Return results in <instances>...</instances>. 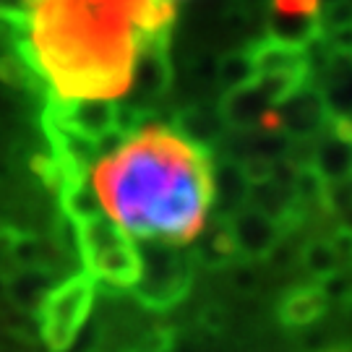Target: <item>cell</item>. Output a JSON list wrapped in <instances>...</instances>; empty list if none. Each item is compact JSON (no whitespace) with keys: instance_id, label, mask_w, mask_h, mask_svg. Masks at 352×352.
I'll return each instance as SVG.
<instances>
[{"instance_id":"14","label":"cell","mask_w":352,"mask_h":352,"mask_svg":"<svg viewBox=\"0 0 352 352\" xmlns=\"http://www.w3.org/2000/svg\"><path fill=\"white\" fill-rule=\"evenodd\" d=\"M55 282V272L50 269H13V274H6V300L19 314L37 316Z\"/></svg>"},{"instance_id":"20","label":"cell","mask_w":352,"mask_h":352,"mask_svg":"<svg viewBox=\"0 0 352 352\" xmlns=\"http://www.w3.org/2000/svg\"><path fill=\"white\" fill-rule=\"evenodd\" d=\"M32 8H34V0H0V24L19 32L29 21Z\"/></svg>"},{"instance_id":"3","label":"cell","mask_w":352,"mask_h":352,"mask_svg":"<svg viewBox=\"0 0 352 352\" xmlns=\"http://www.w3.org/2000/svg\"><path fill=\"white\" fill-rule=\"evenodd\" d=\"M74 245L89 277L115 289H131L141 272L139 243L104 214L71 222Z\"/></svg>"},{"instance_id":"4","label":"cell","mask_w":352,"mask_h":352,"mask_svg":"<svg viewBox=\"0 0 352 352\" xmlns=\"http://www.w3.org/2000/svg\"><path fill=\"white\" fill-rule=\"evenodd\" d=\"M141 272L133 285V298L149 311H170L190 292L193 285V256L183 245L162 240H141Z\"/></svg>"},{"instance_id":"11","label":"cell","mask_w":352,"mask_h":352,"mask_svg":"<svg viewBox=\"0 0 352 352\" xmlns=\"http://www.w3.org/2000/svg\"><path fill=\"white\" fill-rule=\"evenodd\" d=\"M219 118L227 131L235 133H248V131H264L266 115L272 113V104L258 91L256 84L222 91V100L217 104Z\"/></svg>"},{"instance_id":"16","label":"cell","mask_w":352,"mask_h":352,"mask_svg":"<svg viewBox=\"0 0 352 352\" xmlns=\"http://www.w3.org/2000/svg\"><path fill=\"white\" fill-rule=\"evenodd\" d=\"M327 311H329V298L318 285L292 287L289 292H285V298L277 305L279 321L285 327H292V329L311 327Z\"/></svg>"},{"instance_id":"21","label":"cell","mask_w":352,"mask_h":352,"mask_svg":"<svg viewBox=\"0 0 352 352\" xmlns=\"http://www.w3.org/2000/svg\"><path fill=\"white\" fill-rule=\"evenodd\" d=\"M173 350V331L170 329H151L144 337L133 342L126 352H170Z\"/></svg>"},{"instance_id":"8","label":"cell","mask_w":352,"mask_h":352,"mask_svg":"<svg viewBox=\"0 0 352 352\" xmlns=\"http://www.w3.org/2000/svg\"><path fill=\"white\" fill-rule=\"evenodd\" d=\"M266 37L311 50L321 37V0H266Z\"/></svg>"},{"instance_id":"10","label":"cell","mask_w":352,"mask_h":352,"mask_svg":"<svg viewBox=\"0 0 352 352\" xmlns=\"http://www.w3.org/2000/svg\"><path fill=\"white\" fill-rule=\"evenodd\" d=\"M256 78L258 76H292L311 81V50L285 45L279 39L261 37L248 47Z\"/></svg>"},{"instance_id":"19","label":"cell","mask_w":352,"mask_h":352,"mask_svg":"<svg viewBox=\"0 0 352 352\" xmlns=\"http://www.w3.org/2000/svg\"><path fill=\"white\" fill-rule=\"evenodd\" d=\"M199 238H201L199 248L190 253V256H193V264H204V266H209V269H222V266H227V261L235 256L232 243H230V235H227L225 219H217V225H214L206 235L201 232Z\"/></svg>"},{"instance_id":"17","label":"cell","mask_w":352,"mask_h":352,"mask_svg":"<svg viewBox=\"0 0 352 352\" xmlns=\"http://www.w3.org/2000/svg\"><path fill=\"white\" fill-rule=\"evenodd\" d=\"M300 266L316 282H324V279L340 274L344 269V261L331 240H311L300 251Z\"/></svg>"},{"instance_id":"5","label":"cell","mask_w":352,"mask_h":352,"mask_svg":"<svg viewBox=\"0 0 352 352\" xmlns=\"http://www.w3.org/2000/svg\"><path fill=\"white\" fill-rule=\"evenodd\" d=\"M97 298V282L87 272H76L63 282H55L39 305V340L50 352H68L84 331Z\"/></svg>"},{"instance_id":"2","label":"cell","mask_w":352,"mask_h":352,"mask_svg":"<svg viewBox=\"0 0 352 352\" xmlns=\"http://www.w3.org/2000/svg\"><path fill=\"white\" fill-rule=\"evenodd\" d=\"M212 154L173 128L141 126L89 170L104 217L136 240L188 245L212 209Z\"/></svg>"},{"instance_id":"1","label":"cell","mask_w":352,"mask_h":352,"mask_svg":"<svg viewBox=\"0 0 352 352\" xmlns=\"http://www.w3.org/2000/svg\"><path fill=\"white\" fill-rule=\"evenodd\" d=\"M173 21V0H34L16 55L52 97L120 100L141 37Z\"/></svg>"},{"instance_id":"18","label":"cell","mask_w":352,"mask_h":352,"mask_svg":"<svg viewBox=\"0 0 352 352\" xmlns=\"http://www.w3.org/2000/svg\"><path fill=\"white\" fill-rule=\"evenodd\" d=\"M253 78H256V71H253L248 50L227 52V55L214 60V84L222 91L248 87V84H253Z\"/></svg>"},{"instance_id":"9","label":"cell","mask_w":352,"mask_h":352,"mask_svg":"<svg viewBox=\"0 0 352 352\" xmlns=\"http://www.w3.org/2000/svg\"><path fill=\"white\" fill-rule=\"evenodd\" d=\"M225 225L232 251H235V256H243L245 261H261L266 256H272L277 251L282 235H285V230L274 219H269L266 214H261L248 204L238 209L232 217H227Z\"/></svg>"},{"instance_id":"6","label":"cell","mask_w":352,"mask_h":352,"mask_svg":"<svg viewBox=\"0 0 352 352\" xmlns=\"http://www.w3.org/2000/svg\"><path fill=\"white\" fill-rule=\"evenodd\" d=\"M173 78H175V68L170 58V32L146 34L141 37L139 50H136L131 87L118 102L141 113H149L151 104H157L170 91Z\"/></svg>"},{"instance_id":"7","label":"cell","mask_w":352,"mask_h":352,"mask_svg":"<svg viewBox=\"0 0 352 352\" xmlns=\"http://www.w3.org/2000/svg\"><path fill=\"white\" fill-rule=\"evenodd\" d=\"M329 118L331 110L321 89L305 84L285 102H279L277 107H272V113L266 115L264 131H279L289 141H311L327 131Z\"/></svg>"},{"instance_id":"12","label":"cell","mask_w":352,"mask_h":352,"mask_svg":"<svg viewBox=\"0 0 352 352\" xmlns=\"http://www.w3.org/2000/svg\"><path fill=\"white\" fill-rule=\"evenodd\" d=\"M170 128L180 139L188 141L190 146L206 151V154H212L214 149L222 146L227 131L222 118H219V110L209 107V104H188V107L177 110Z\"/></svg>"},{"instance_id":"15","label":"cell","mask_w":352,"mask_h":352,"mask_svg":"<svg viewBox=\"0 0 352 352\" xmlns=\"http://www.w3.org/2000/svg\"><path fill=\"white\" fill-rule=\"evenodd\" d=\"M350 141L340 139L334 131H324L314 139L311 149V170L321 177L327 186L331 183H347L350 180Z\"/></svg>"},{"instance_id":"22","label":"cell","mask_w":352,"mask_h":352,"mask_svg":"<svg viewBox=\"0 0 352 352\" xmlns=\"http://www.w3.org/2000/svg\"><path fill=\"white\" fill-rule=\"evenodd\" d=\"M6 300V274L0 272V302Z\"/></svg>"},{"instance_id":"13","label":"cell","mask_w":352,"mask_h":352,"mask_svg":"<svg viewBox=\"0 0 352 352\" xmlns=\"http://www.w3.org/2000/svg\"><path fill=\"white\" fill-rule=\"evenodd\" d=\"M251 183L243 175V167L235 160L212 164V209L217 219H227L248 204Z\"/></svg>"}]
</instances>
